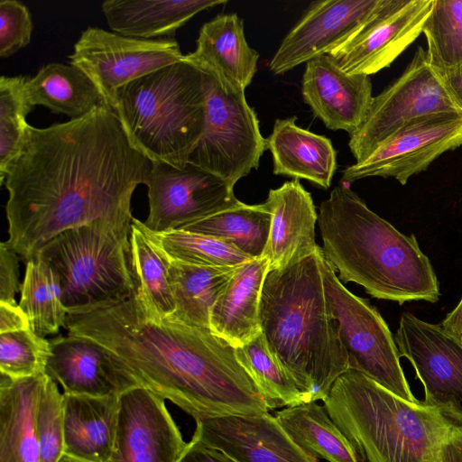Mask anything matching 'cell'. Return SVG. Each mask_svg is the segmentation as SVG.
<instances>
[{"instance_id":"1","label":"cell","mask_w":462,"mask_h":462,"mask_svg":"<svg viewBox=\"0 0 462 462\" xmlns=\"http://www.w3.org/2000/svg\"><path fill=\"white\" fill-rule=\"evenodd\" d=\"M151 168L106 103L79 118L29 125L4 181L6 242L27 262L61 232L96 220L132 229V197Z\"/></svg>"},{"instance_id":"2","label":"cell","mask_w":462,"mask_h":462,"mask_svg":"<svg viewBox=\"0 0 462 462\" xmlns=\"http://www.w3.org/2000/svg\"><path fill=\"white\" fill-rule=\"evenodd\" d=\"M65 328L105 348L142 386L195 420L268 412L235 346L209 328L148 314L137 290L68 310Z\"/></svg>"},{"instance_id":"3","label":"cell","mask_w":462,"mask_h":462,"mask_svg":"<svg viewBox=\"0 0 462 462\" xmlns=\"http://www.w3.org/2000/svg\"><path fill=\"white\" fill-rule=\"evenodd\" d=\"M359 462H462V415L407 401L348 369L323 401Z\"/></svg>"},{"instance_id":"4","label":"cell","mask_w":462,"mask_h":462,"mask_svg":"<svg viewBox=\"0 0 462 462\" xmlns=\"http://www.w3.org/2000/svg\"><path fill=\"white\" fill-rule=\"evenodd\" d=\"M324 258L319 246L269 271L259 307L267 345L296 383L305 403L324 401L337 378L349 369L325 294Z\"/></svg>"},{"instance_id":"5","label":"cell","mask_w":462,"mask_h":462,"mask_svg":"<svg viewBox=\"0 0 462 462\" xmlns=\"http://www.w3.org/2000/svg\"><path fill=\"white\" fill-rule=\"evenodd\" d=\"M319 210L324 256L344 282L400 305L439 300V282L416 236L372 211L346 183L337 186Z\"/></svg>"},{"instance_id":"6","label":"cell","mask_w":462,"mask_h":462,"mask_svg":"<svg viewBox=\"0 0 462 462\" xmlns=\"http://www.w3.org/2000/svg\"><path fill=\"white\" fill-rule=\"evenodd\" d=\"M111 108L152 162L182 168L205 126L203 72L185 61L163 67L119 88Z\"/></svg>"},{"instance_id":"7","label":"cell","mask_w":462,"mask_h":462,"mask_svg":"<svg viewBox=\"0 0 462 462\" xmlns=\"http://www.w3.org/2000/svg\"><path fill=\"white\" fill-rule=\"evenodd\" d=\"M131 230L96 220L61 232L36 254L57 275L67 310L125 298L137 290Z\"/></svg>"},{"instance_id":"8","label":"cell","mask_w":462,"mask_h":462,"mask_svg":"<svg viewBox=\"0 0 462 462\" xmlns=\"http://www.w3.org/2000/svg\"><path fill=\"white\" fill-rule=\"evenodd\" d=\"M206 119L203 133L189 163L235 187L257 169L266 149L259 120L245 99V90L223 86L203 73Z\"/></svg>"},{"instance_id":"9","label":"cell","mask_w":462,"mask_h":462,"mask_svg":"<svg viewBox=\"0 0 462 462\" xmlns=\"http://www.w3.org/2000/svg\"><path fill=\"white\" fill-rule=\"evenodd\" d=\"M440 113L462 114V106L419 46L402 75L374 97L364 123L349 135L350 152L360 162L405 125Z\"/></svg>"},{"instance_id":"10","label":"cell","mask_w":462,"mask_h":462,"mask_svg":"<svg viewBox=\"0 0 462 462\" xmlns=\"http://www.w3.org/2000/svg\"><path fill=\"white\" fill-rule=\"evenodd\" d=\"M322 277L349 369L364 374L407 401L416 402L401 366L394 337L379 311L366 300L350 292L326 258Z\"/></svg>"},{"instance_id":"11","label":"cell","mask_w":462,"mask_h":462,"mask_svg":"<svg viewBox=\"0 0 462 462\" xmlns=\"http://www.w3.org/2000/svg\"><path fill=\"white\" fill-rule=\"evenodd\" d=\"M94 83L104 102L114 105L119 88L163 67L183 61L174 38L145 40L98 27L83 31L69 56Z\"/></svg>"},{"instance_id":"12","label":"cell","mask_w":462,"mask_h":462,"mask_svg":"<svg viewBox=\"0 0 462 462\" xmlns=\"http://www.w3.org/2000/svg\"><path fill=\"white\" fill-rule=\"evenodd\" d=\"M145 185L149 213L143 223L153 232L179 229L241 203L228 182L189 162L182 168L152 162Z\"/></svg>"},{"instance_id":"13","label":"cell","mask_w":462,"mask_h":462,"mask_svg":"<svg viewBox=\"0 0 462 462\" xmlns=\"http://www.w3.org/2000/svg\"><path fill=\"white\" fill-rule=\"evenodd\" d=\"M462 145V114L440 113L402 127L365 160L346 167L342 183L393 177L402 185L427 170L441 154Z\"/></svg>"},{"instance_id":"14","label":"cell","mask_w":462,"mask_h":462,"mask_svg":"<svg viewBox=\"0 0 462 462\" xmlns=\"http://www.w3.org/2000/svg\"><path fill=\"white\" fill-rule=\"evenodd\" d=\"M434 0H380L367 22L328 55L347 74L389 67L419 36Z\"/></svg>"},{"instance_id":"15","label":"cell","mask_w":462,"mask_h":462,"mask_svg":"<svg viewBox=\"0 0 462 462\" xmlns=\"http://www.w3.org/2000/svg\"><path fill=\"white\" fill-rule=\"evenodd\" d=\"M394 340L423 386V402L462 415V342L409 312L401 316Z\"/></svg>"},{"instance_id":"16","label":"cell","mask_w":462,"mask_h":462,"mask_svg":"<svg viewBox=\"0 0 462 462\" xmlns=\"http://www.w3.org/2000/svg\"><path fill=\"white\" fill-rule=\"evenodd\" d=\"M379 3L380 0L312 2L282 40L269 63L270 70L281 75L329 54L361 29Z\"/></svg>"},{"instance_id":"17","label":"cell","mask_w":462,"mask_h":462,"mask_svg":"<svg viewBox=\"0 0 462 462\" xmlns=\"http://www.w3.org/2000/svg\"><path fill=\"white\" fill-rule=\"evenodd\" d=\"M164 401L143 386L119 395L112 462H178L187 443Z\"/></svg>"},{"instance_id":"18","label":"cell","mask_w":462,"mask_h":462,"mask_svg":"<svg viewBox=\"0 0 462 462\" xmlns=\"http://www.w3.org/2000/svg\"><path fill=\"white\" fill-rule=\"evenodd\" d=\"M193 439L236 462H319L305 452L269 412L198 419Z\"/></svg>"},{"instance_id":"19","label":"cell","mask_w":462,"mask_h":462,"mask_svg":"<svg viewBox=\"0 0 462 462\" xmlns=\"http://www.w3.org/2000/svg\"><path fill=\"white\" fill-rule=\"evenodd\" d=\"M46 374L63 393L120 395L142 386L134 376L96 342L68 334L50 340Z\"/></svg>"},{"instance_id":"20","label":"cell","mask_w":462,"mask_h":462,"mask_svg":"<svg viewBox=\"0 0 462 462\" xmlns=\"http://www.w3.org/2000/svg\"><path fill=\"white\" fill-rule=\"evenodd\" d=\"M301 92L326 127L349 135L364 123L374 98L369 76L346 73L328 54L306 63Z\"/></svg>"},{"instance_id":"21","label":"cell","mask_w":462,"mask_h":462,"mask_svg":"<svg viewBox=\"0 0 462 462\" xmlns=\"http://www.w3.org/2000/svg\"><path fill=\"white\" fill-rule=\"evenodd\" d=\"M263 203L272 216L263 255L269 271L282 268L319 247L315 239L318 214L310 193L298 179L270 189Z\"/></svg>"},{"instance_id":"22","label":"cell","mask_w":462,"mask_h":462,"mask_svg":"<svg viewBox=\"0 0 462 462\" xmlns=\"http://www.w3.org/2000/svg\"><path fill=\"white\" fill-rule=\"evenodd\" d=\"M193 52L183 61L214 77L223 86L245 90L257 70L259 53L245 37L244 22L236 14H218L199 30Z\"/></svg>"},{"instance_id":"23","label":"cell","mask_w":462,"mask_h":462,"mask_svg":"<svg viewBox=\"0 0 462 462\" xmlns=\"http://www.w3.org/2000/svg\"><path fill=\"white\" fill-rule=\"evenodd\" d=\"M63 399L64 454L88 462H112L119 396L63 393Z\"/></svg>"},{"instance_id":"24","label":"cell","mask_w":462,"mask_h":462,"mask_svg":"<svg viewBox=\"0 0 462 462\" xmlns=\"http://www.w3.org/2000/svg\"><path fill=\"white\" fill-rule=\"evenodd\" d=\"M268 272L269 263L263 256L237 266L211 308L210 330L235 347L261 332L259 307Z\"/></svg>"},{"instance_id":"25","label":"cell","mask_w":462,"mask_h":462,"mask_svg":"<svg viewBox=\"0 0 462 462\" xmlns=\"http://www.w3.org/2000/svg\"><path fill=\"white\" fill-rule=\"evenodd\" d=\"M296 119L275 120L266 139L273 173L304 179L328 189L337 169V152L330 139L300 127Z\"/></svg>"},{"instance_id":"26","label":"cell","mask_w":462,"mask_h":462,"mask_svg":"<svg viewBox=\"0 0 462 462\" xmlns=\"http://www.w3.org/2000/svg\"><path fill=\"white\" fill-rule=\"evenodd\" d=\"M226 0H106L101 9L110 29L119 34L155 40L173 38L198 13Z\"/></svg>"},{"instance_id":"27","label":"cell","mask_w":462,"mask_h":462,"mask_svg":"<svg viewBox=\"0 0 462 462\" xmlns=\"http://www.w3.org/2000/svg\"><path fill=\"white\" fill-rule=\"evenodd\" d=\"M45 374L14 381L1 374L0 462H40L35 413Z\"/></svg>"},{"instance_id":"28","label":"cell","mask_w":462,"mask_h":462,"mask_svg":"<svg viewBox=\"0 0 462 462\" xmlns=\"http://www.w3.org/2000/svg\"><path fill=\"white\" fill-rule=\"evenodd\" d=\"M163 256L175 303V310L169 318L186 325L209 328L211 308L237 266L198 265Z\"/></svg>"},{"instance_id":"29","label":"cell","mask_w":462,"mask_h":462,"mask_svg":"<svg viewBox=\"0 0 462 462\" xmlns=\"http://www.w3.org/2000/svg\"><path fill=\"white\" fill-rule=\"evenodd\" d=\"M25 89L33 106H43L70 119L82 117L105 103L91 79L71 64L42 66L35 76L27 78Z\"/></svg>"},{"instance_id":"30","label":"cell","mask_w":462,"mask_h":462,"mask_svg":"<svg viewBox=\"0 0 462 462\" xmlns=\"http://www.w3.org/2000/svg\"><path fill=\"white\" fill-rule=\"evenodd\" d=\"M275 417L294 442L309 455L328 462H359L346 437L325 407L316 402L285 407L277 411Z\"/></svg>"},{"instance_id":"31","label":"cell","mask_w":462,"mask_h":462,"mask_svg":"<svg viewBox=\"0 0 462 462\" xmlns=\"http://www.w3.org/2000/svg\"><path fill=\"white\" fill-rule=\"evenodd\" d=\"M272 216L264 203L239 205L179 229L222 239L252 259L263 257Z\"/></svg>"},{"instance_id":"32","label":"cell","mask_w":462,"mask_h":462,"mask_svg":"<svg viewBox=\"0 0 462 462\" xmlns=\"http://www.w3.org/2000/svg\"><path fill=\"white\" fill-rule=\"evenodd\" d=\"M20 293L19 306L37 335L44 337L65 327L68 310L62 301L60 281L40 256L26 262Z\"/></svg>"},{"instance_id":"33","label":"cell","mask_w":462,"mask_h":462,"mask_svg":"<svg viewBox=\"0 0 462 462\" xmlns=\"http://www.w3.org/2000/svg\"><path fill=\"white\" fill-rule=\"evenodd\" d=\"M130 245L137 279V293L145 311L155 317H171L175 310V303L169 282L167 262L133 220Z\"/></svg>"},{"instance_id":"34","label":"cell","mask_w":462,"mask_h":462,"mask_svg":"<svg viewBox=\"0 0 462 462\" xmlns=\"http://www.w3.org/2000/svg\"><path fill=\"white\" fill-rule=\"evenodd\" d=\"M236 355L256 383L268 410L305 403L296 383L271 351L262 331L236 347Z\"/></svg>"},{"instance_id":"35","label":"cell","mask_w":462,"mask_h":462,"mask_svg":"<svg viewBox=\"0 0 462 462\" xmlns=\"http://www.w3.org/2000/svg\"><path fill=\"white\" fill-rule=\"evenodd\" d=\"M133 222L162 254L179 262L206 266H239L253 260L219 238L183 229L153 232L137 218L134 217Z\"/></svg>"},{"instance_id":"36","label":"cell","mask_w":462,"mask_h":462,"mask_svg":"<svg viewBox=\"0 0 462 462\" xmlns=\"http://www.w3.org/2000/svg\"><path fill=\"white\" fill-rule=\"evenodd\" d=\"M27 78L23 76L0 78V184L20 154L30 125L27 115L33 110L26 89Z\"/></svg>"},{"instance_id":"37","label":"cell","mask_w":462,"mask_h":462,"mask_svg":"<svg viewBox=\"0 0 462 462\" xmlns=\"http://www.w3.org/2000/svg\"><path fill=\"white\" fill-rule=\"evenodd\" d=\"M422 33L431 64L443 75L462 64V0H434Z\"/></svg>"},{"instance_id":"38","label":"cell","mask_w":462,"mask_h":462,"mask_svg":"<svg viewBox=\"0 0 462 462\" xmlns=\"http://www.w3.org/2000/svg\"><path fill=\"white\" fill-rule=\"evenodd\" d=\"M50 341L30 329L0 334L1 374L19 380L46 373Z\"/></svg>"},{"instance_id":"39","label":"cell","mask_w":462,"mask_h":462,"mask_svg":"<svg viewBox=\"0 0 462 462\" xmlns=\"http://www.w3.org/2000/svg\"><path fill=\"white\" fill-rule=\"evenodd\" d=\"M35 429L40 462H59L64 455V399L47 374L38 399Z\"/></svg>"},{"instance_id":"40","label":"cell","mask_w":462,"mask_h":462,"mask_svg":"<svg viewBox=\"0 0 462 462\" xmlns=\"http://www.w3.org/2000/svg\"><path fill=\"white\" fill-rule=\"evenodd\" d=\"M31 14L17 0L0 1V57L9 58L31 42Z\"/></svg>"},{"instance_id":"41","label":"cell","mask_w":462,"mask_h":462,"mask_svg":"<svg viewBox=\"0 0 462 462\" xmlns=\"http://www.w3.org/2000/svg\"><path fill=\"white\" fill-rule=\"evenodd\" d=\"M21 257L8 245H0V302L17 304L15 295L20 292L19 259Z\"/></svg>"},{"instance_id":"42","label":"cell","mask_w":462,"mask_h":462,"mask_svg":"<svg viewBox=\"0 0 462 462\" xmlns=\"http://www.w3.org/2000/svg\"><path fill=\"white\" fill-rule=\"evenodd\" d=\"M178 462H236L223 451L196 439L187 443Z\"/></svg>"},{"instance_id":"43","label":"cell","mask_w":462,"mask_h":462,"mask_svg":"<svg viewBox=\"0 0 462 462\" xmlns=\"http://www.w3.org/2000/svg\"><path fill=\"white\" fill-rule=\"evenodd\" d=\"M30 328L29 319L19 304L0 302V334Z\"/></svg>"},{"instance_id":"44","label":"cell","mask_w":462,"mask_h":462,"mask_svg":"<svg viewBox=\"0 0 462 462\" xmlns=\"http://www.w3.org/2000/svg\"><path fill=\"white\" fill-rule=\"evenodd\" d=\"M439 326L446 333L459 342H462V298L455 309L446 316Z\"/></svg>"},{"instance_id":"45","label":"cell","mask_w":462,"mask_h":462,"mask_svg":"<svg viewBox=\"0 0 462 462\" xmlns=\"http://www.w3.org/2000/svg\"><path fill=\"white\" fill-rule=\"evenodd\" d=\"M446 82L462 106V64L444 74Z\"/></svg>"},{"instance_id":"46","label":"cell","mask_w":462,"mask_h":462,"mask_svg":"<svg viewBox=\"0 0 462 462\" xmlns=\"http://www.w3.org/2000/svg\"><path fill=\"white\" fill-rule=\"evenodd\" d=\"M59 462H88V461L80 460V459H78V458H75V457H69V456L64 454L61 457V458L59 460Z\"/></svg>"}]
</instances>
